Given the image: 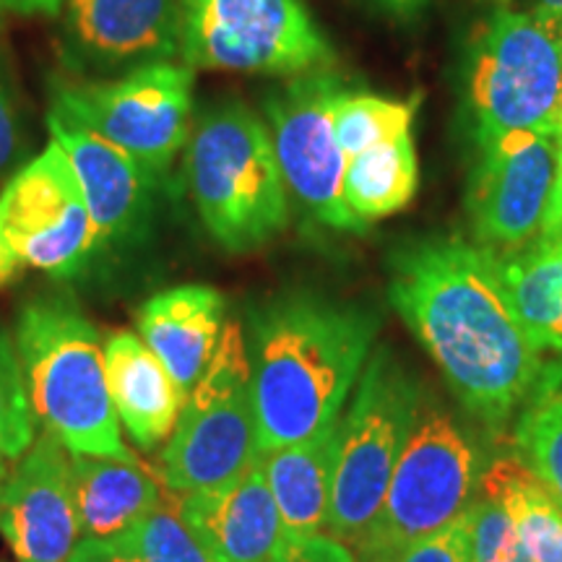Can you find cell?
Here are the masks:
<instances>
[{"label":"cell","instance_id":"30bf717a","mask_svg":"<svg viewBox=\"0 0 562 562\" xmlns=\"http://www.w3.org/2000/svg\"><path fill=\"white\" fill-rule=\"evenodd\" d=\"M180 63L290 79L334 50L302 0H180Z\"/></svg>","mask_w":562,"mask_h":562},{"label":"cell","instance_id":"60d3db41","mask_svg":"<svg viewBox=\"0 0 562 562\" xmlns=\"http://www.w3.org/2000/svg\"><path fill=\"white\" fill-rule=\"evenodd\" d=\"M495 3H503L505 5V3H508V0H495Z\"/></svg>","mask_w":562,"mask_h":562},{"label":"cell","instance_id":"4fadbf2b","mask_svg":"<svg viewBox=\"0 0 562 562\" xmlns=\"http://www.w3.org/2000/svg\"><path fill=\"white\" fill-rule=\"evenodd\" d=\"M0 222L21 263L55 279L81 273L102 248L74 167L53 140L3 188Z\"/></svg>","mask_w":562,"mask_h":562},{"label":"cell","instance_id":"7a4b0ae2","mask_svg":"<svg viewBox=\"0 0 562 562\" xmlns=\"http://www.w3.org/2000/svg\"><path fill=\"white\" fill-rule=\"evenodd\" d=\"M364 307L286 292L250 318V391L261 453L318 438L339 422L375 341Z\"/></svg>","mask_w":562,"mask_h":562},{"label":"cell","instance_id":"f546056e","mask_svg":"<svg viewBox=\"0 0 562 562\" xmlns=\"http://www.w3.org/2000/svg\"><path fill=\"white\" fill-rule=\"evenodd\" d=\"M21 151H24V121H21L11 70L0 55V175L16 165Z\"/></svg>","mask_w":562,"mask_h":562},{"label":"cell","instance_id":"f35d334b","mask_svg":"<svg viewBox=\"0 0 562 562\" xmlns=\"http://www.w3.org/2000/svg\"><path fill=\"white\" fill-rule=\"evenodd\" d=\"M558 136L562 138V89H560V108H558Z\"/></svg>","mask_w":562,"mask_h":562},{"label":"cell","instance_id":"e575fe53","mask_svg":"<svg viewBox=\"0 0 562 562\" xmlns=\"http://www.w3.org/2000/svg\"><path fill=\"white\" fill-rule=\"evenodd\" d=\"M58 0H0V26L19 16H55Z\"/></svg>","mask_w":562,"mask_h":562},{"label":"cell","instance_id":"d4e9b609","mask_svg":"<svg viewBox=\"0 0 562 562\" xmlns=\"http://www.w3.org/2000/svg\"><path fill=\"white\" fill-rule=\"evenodd\" d=\"M516 459L562 508V378L544 383L516 425Z\"/></svg>","mask_w":562,"mask_h":562},{"label":"cell","instance_id":"ba28073f","mask_svg":"<svg viewBox=\"0 0 562 562\" xmlns=\"http://www.w3.org/2000/svg\"><path fill=\"white\" fill-rule=\"evenodd\" d=\"M476 480L480 459L467 432L446 412H427L406 440L375 521L357 544L360 562H393L451 526L472 505Z\"/></svg>","mask_w":562,"mask_h":562},{"label":"cell","instance_id":"9a60e30c","mask_svg":"<svg viewBox=\"0 0 562 562\" xmlns=\"http://www.w3.org/2000/svg\"><path fill=\"white\" fill-rule=\"evenodd\" d=\"M68 448L42 432L16 459L0 495V533L19 562H66L81 542Z\"/></svg>","mask_w":562,"mask_h":562},{"label":"cell","instance_id":"7402d4cb","mask_svg":"<svg viewBox=\"0 0 562 562\" xmlns=\"http://www.w3.org/2000/svg\"><path fill=\"white\" fill-rule=\"evenodd\" d=\"M336 456V425L318 438L261 453L286 539L313 537L328 526Z\"/></svg>","mask_w":562,"mask_h":562},{"label":"cell","instance_id":"d6a6232c","mask_svg":"<svg viewBox=\"0 0 562 562\" xmlns=\"http://www.w3.org/2000/svg\"><path fill=\"white\" fill-rule=\"evenodd\" d=\"M66 562H144L125 539H81Z\"/></svg>","mask_w":562,"mask_h":562},{"label":"cell","instance_id":"ffe728a7","mask_svg":"<svg viewBox=\"0 0 562 562\" xmlns=\"http://www.w3.org/2000/svg\"><path fill=\"white\" fill-rule=\"evenodd\" d=\"M70 487L81 539H125L149 516L161 492L136 461L70 453Z\"/></svg>","mask_w":562,"mask_h":562},{"label":"cell","instance_id":"4316f807","mask_svg":"<svg viewBox=\"0 0 562 562\" xmlns=\"http://www.w3.org/2000/svg\"><path fill=\"white\" fill-rule=\"evenodd\" d=\"M180 501V492L172 490L167 497H159L125 542L144 562H220L188 526Z\"/></svg>","mask_w":562,"mask_h":562},{"label":"cell","instance_id":"8fae6325","mask_svg":"<svg viewBox=\"0 0 562 562\" xmlns=\"http://www.w3.org/2000/svg\"><path fill=\"white\" fill-rule=\"evenodd\" d=\"M344 89L331 68L307 70L273 87L263 110L290 201L326 227L362 232L364 224L344 203L347 154L334 125V108Z\"/></svg>","mask_w":562,"mask_h":562},{"label":"cell","instance_id":"6da1fadb","mask_svg":"<svg viewBox=\"0 0 562 562\" xmlns=\"http://www.w3.org/2000/svg\"><path fill=\"white\" fill-rule=\"evenodd\" d=\"M389 297L438 364L459 402L487 427H503L542 385L501 256L461 237L396 245Z\"/></svg>","mask_w":562,"mask_h":562},{"label":"cell","instance_id":"e0dca14e","mask_svg":"<svg viewBox=\"0 0 562 562\" xmlns=\"http://www.w3.org/2000/svg\"><path fill=\"white\" fill-rule=\"evenodd\" d=\"M180 497L188 526L220 562H273L286 542L261 459L235 480Z\"/></svg>","mask_w":562,"mask_h":562},{"label":"cell","instance_id":"f1b7e54d","mask_svg":"<svg viewBox=\"0 0 562 562\" xmlns=\"http://www.w3.org/2000/svg\"><path fill=\"white\" fill-rule=\"evenodd\" d=\"M469 562H533L516 526L495 497L484 495L467 508Z\"/></svg>","mask_w":562,"mask_h":562},{"label":"cell","instance_id":"74e56055","mask_svg":"<svg viewBox=\"0 0 562 562\" xmlns=\"http://www.w3.org/2000/svg\"><path fill=\"white\" fill-rule=\"evenodd\" d=\"M531 11L562 21V0H531Z\"/></svg>","mask_w":562,"mask_h":562},{"label":"cell","instance_id":"9c48e42d","mask_svg":"<svg viewBox=\"0 0 562 562\" xmlns=\"http://www.w3.org/2000/svg\"><path fill=\"white\" fill-rule=\"evenodd\" d=\"M195 70L154 63L112 79L55 83L53 108L165 180L193 128Z\"/></svg>","mask_w":562,"mask_h":562},{"label":"cell","instance_id":"836d02e7","mask_svg":"<svg viewBox=\"0 0 562 562\" xmlns=\"http://www.w3.org/2000/svg\"><path fill=\"white\" fill-rule=\"evenodd\" d=\"M537 240H562V138L558 149V170H554L550 203H547V216L542 224V235H539Z\"/></svg>","mask_w":562,"mask_h":562},{"label":"cell","instance_id":"8992f818","mask_svg":"<svg viewBox=\"0 0 562 562\" xmlns=\"http://www.w3.org/2000/svg\"><path fill=\"white\" fill-rule=\"evenodd\" d=\"M422 389L391 349L372 351L349 409L336 422L328 526L334 539L360 544L381 510L393 469L419 419Z\"/></svg>","mask_w":562,"mask_h":562},{"label":"cell","instance_id":"5b68a950","mask_svg":"<svg viewBox=\"0 0 562 562\" xmlns=\"http://www.w3.org/2000/svg\"><path fill=\"white\" fill-rule=\"evenodd\" d=\"M562 21L497 9L463 63V112L472 138L503 131L558 133Z\"/></svg>","mask_w":562,"mask_h":562},{"label":"cell","instance_id":"ab89813d","mask_svg":"<svg viewBox=\"0 0 562 562\" xmlns=\"http://www.w3.org/2000/svg\"><path fill=\"white\" fill-rule=\"evenodd\" d=\"M5 474H9V469H0V495H3V480Z\"/></svg>","mask_w":562,"mask_h":562},{"label":"cell","instance_id":"4dcf8cb0","mask_svg":"<svg viewBox=\"0 0 562 562\" xmlns=\"http://www.w3.org/2000/svg\"><path fill=\"white\" fill-rule=\"evenodd\" d=\"M393 562H469L467 513L432 537L412 544Z\"/></svg>","mask_w":562,"mask_h":562},{"label":"cell","instance_id":"1f68e13d","mask_svg":"<svg viewBox=\"0 0 562 562\" xmlns=\"http://www.w3.org/2000/svg\"><path fill=\"white\" fill-rule=\"evenodd\" d=\"M273 562H357V558L339 539L313 533V537L286 539Z\"/></svg>","mask_w":562,"mask_h":562},{"label":"cell","instance_id":"7c38bea8","mask_svg":"<svg viewBox=\"0 0 562 562\" xmlns=\"http://www.w3.org/2000/svg\"><path fill=\"white\" fill-rule=\"evenodd\" d=\"M467 216L476 245L495 256L524 250L542 235L558 170V133L503 131L474 140Z\"/></svg>","mask_w":562,"mask_h":562},{"label":"cell","instance_id":"ac0fdd59","mask_svg":"<svg viewBox=\"0 0 562 562\" xmlns=\"http://www.w3.org/2000/svg\"><path fill=\"white\" fill-rule=\"evenodd\" d=\"M138 339L186 393L201 381L227 326V302L214 286L180 284L157 292L136 315Z\"/></svg>","mask_w":562,"mask_h":562},{"label":"cell","instance_id":"d590c367","mask_svg":"<svg viewBox=\"0 0 562 562\" xmlns=\"http://www.w3.org/2000/svg\"><path fill=\"white\" fill-rule=\"evenodd\" d=\"M21 258L13 252V248L5 240V232H3V222H0V286L9 284V281L16 277V271L21 269Z\"/></svg>","mask_w":562,"mask_h":562},{"label":"cell","instance_id":"83f0119b","mask_svg":"<svg viewBox=\"0 0 562 562\" xmlns=\"http://www.w3.org/2000/svg\"><path fill=\"white\" fill-rule=\"evenodd\" d=\"M34 412L9 336L0 334V469L21 459L34 438Z\"/></svg>","mask_w":562,"mask_h":562},{"label":"cell","instance_id":"3957f363","mask_svg":"<svg viewBox=\"0 0 562 562\" xmlns=\"http://www.w3.org/2000/svg\"><path fill=\"white\" fill-rule=\"evenodd\" d=\"M13 349L45 432L76 456L136 461L121 438L100 331L74 300L53 294L26 302Z\"/></svg>","mask_w":562,"mask_h":562},{"label":"cell","instance_id":"8d00e7d4","mask_svg":"<svg viewBox=\"0 0 562 562\" xmlns=\"http://www.w3.org/2000/svg\"><path fill=\"white\" fill-rule=\"evenodd\" d=\"M372 3L396 19H414L430 0H372Z\"/></svg>","mask_w":562,"mask_h":562},{"label":"cell","instance_id":"484cf974","mask_svg":"<svg viewBox=\"0 0 562 562\" xmlns=\"http://www.w3.org/2000/svg\"><path fill=\"white\" fill-rule=\"evenodd\" d=\"M417 100H389L381 94L344 89L334 108L336 138L347 159L412 133Z\"/></svg>","mask_w":562,"mask_h":562},{"label":"cell","instance_id":"603a6c76","mask_svg":"<svg viewBox=\"0 0 562 562\" xmlns=\"http://www.w3.org/2000/svg\"><path fill=\"white\" fill-rule=\"evenodd\" d=\"M417 151L406 133L347 159L344 203L368 227V222L402 211L417 193Z\"/></svg>","mask_w":562,"mask_h":562},{"label":"cell","instance_id":"52a82bcc","mask_svg":"<svg viewBox=\"0 0 562 562\" xmlns=\"http://www.w3.org/2000/svg\"><path fill=\"white\" fill-rule=\"evenodd\" d=\"M258 459L248 341L240 323L227 321L206 372L188 391L159 472L167 487L186 495L235 480Z\"/></svg>","mask_w":562,"mask_h":562},{"label":"cell","instance_id":"d6986e66","mask_svg":"<svg viewBox=\"0 0 562 562\" xmlns=\"http://www.w3.org/2000/svg\"><path fill=\"white\" fill-rule=\"evenodd\" d=\"M104 368L117 419L144 451H154L175 432L186 393L136 334L110 336Z\"/></svg>","mask_w":562,"mask_h":562},{"label":"cell","instance_id":"2e32d148","mask_svg":"<svg viewBox=\"0 0 562 562\" xmlns=\"http://www.w3.org/2000/svg\"><path fill=\"white\" fill-rule=\"evenodd\" d=\"M47 131L74 167L100 243H123L140 235L161 182L157 175L55 108L47 115Z\"/></svg>","mask_w":562,"mask_h":562},{"label":"cell","instance_id":"cb8c5ba5","mask_svg":"<svg viewBox=\"0 0 562 562\" xmlns=\"http://www.w3.org/2000/svg\"><path fill=\"white\" fill-rule=\"evenodd\" d=\"M482 492L503 505L533 562H562V508L516 456L482 476Z\"/></svg>","mask_w":562,"mask_h":562},{"label":"cell","instance_id":"44dd1931","mask_svg":"<svg viewBox=\"0 0 562 562\" xmlns=\"http://www.w3.org/2000/svg\"><path fill=\"white\" fill-rule=\"evenodd\" d=\"M503 279L533 351L542 385L562 378V240H533L501 258ZM539 385V389H542Z\"/></svg>","mask_w":562,"mask_h":562},{"label":"cell","instance_id":"277c9868","mask_svg":"<svg viewBox=\"0 0 562 562\" xmlns=\"http://www.w3.org/2000/svg\"><path fill=\"white\" fill-rule=\"evenodd\" d=\"M182 167L201 224L224 250H258L290 224L269 125L245 104H214L193 121Z\"/></svg>","mask_w":562,"mask_h":562},{"label":"cell","instance_id":"5bb4252c","mask_svg":"<svg viewBox=\"0 0 562 562\" xmlns=\"http://www.w3.org/2000/svg\"><path fill=\"white\" fill-rule=\"evenodd\" d=\"M60 55L81 76L180 60V0H58Z\"/></svg>","mask_w":562,"mask_h":562}]
</instances>
